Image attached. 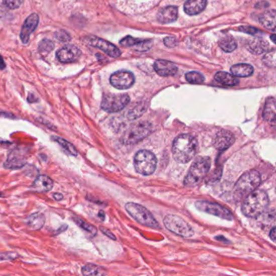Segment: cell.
I'll return each instance as SVG.
<instances>
[{
    "label": "cell",
    "instance_id": "6da1fadb",
    "mask_svg": "<svg viewBox=\"0 0 276 276\" xmlns=\"http://www.w3.org/2000/svg\"><path fill=\"white\" fill-rule=\"evenodd\" d=\"M199 144L196 138L189 134L180 135L172 143V156L181 164L191 161L197 154Z\"/></svg>",
    "mask_w": 276,
    "mask_h": 276
},
{
    "label": "cell",
    "instance_id": "7a4b0ae2",
    "mask_svg": "<svg viewBox=\"0 0 276 276\" xmlns=\"http://www.w3.org/2000/svg\"><path fill=\"white\" fill-rule=\"evenodd\" d=\"M269 205L267 194L262 190H255L245 197L243 203V214L249 218H257L262 215Z\"/></svg>",
    "mask_w": 276,
    "mask_h": 276
},
{
    "label": "cell",
    "instance_id": "3957f363",
    "mask_svg": "<svg viewBox=\"0 0 276 276\" xmlns=\"http://www.w3.org/2000/svg\"><path fill=\"white\" fill-rule=\"evenodd\" d=\"M211 159L208 156H200L194 162L184 180V185L193 187L198 185L207 176L211 168Z\"/></svg>",
    "mask_w": 276,
    "mask_h": 276
},
{
    "label": "cell",
    "instance_id": "277c9868",
    "mask_svg": "<svg viewBox=\"0 0 276 276\" xmlns=\"http://www.w3.org/2000/svg\"><path fill=\"white\" fill-rule=\"evenodd\" d=\"M262 179L257 170H250L245 172L238 179L234 187V193L237 198L246 197L248 195L257 190Z\"/></svg>",
    "mask_w": 276,
    "mask_h": 276
},
{
    "label": "cell",
    "instance_id": "5b68a950",
    "mask_svg": "<svg viewBox=\"0 0 276 276\" xmlns=\"http://www.w3.org/2000/svg\"><path fill=\"white\" fill-rule=\"evenodd\" d=\"M125 208L134 220L143 226L155 229H160V224H158L152 213L143 206L135 203H128L125 206Z\"/></svg>",
    "mask_w": 276,
    "mask_h": 276
},
{
    "label": "cell",
    "instance_id": "8992f818",
    "mask_svg": "<svg viewBox=\"0 0 276 276\" xmlns=\"http://www.w3.org/2000/svg\"><path fill=\"white\" fill-rule=\"evenodd\" d=\"M157 160L152 152L148 150H140L135 154L134 165L135 170L143 176L152 175L156 168Z\"/></svg>",
    "mask_w": 276,
    "mask_h": 276
},
{
    "label": "cell",
    "instance_id": "52a82bcc",
    "mask_svg": "<svg viewBox=\"0 0 276 276\" xmlns=\"http://www.w3.org/2000/svg\"><path fill=\"white\" fill-rule=\"evenodd\" d=\"M164 224L168 230L182 237H191L194 230L185 220L176 215H168L164 219Z\"/></svg>",
    "mask_w": 276,
    "mask_h": 276
},
{
    "label": "cell",
    "instance_id": "ba28073f",
    "mask_svg": "<svg viewBox=\"0 0 276 276\" xmlns=\"http://www.w3.org/2000/svg\"><path fill=\"white\" fill-rule=\"evenodd\" d=\"M130 97L127 94H108L102 98V109L106 112H119L129 104Z\"/></svg>",
    "mask_w": 276,
    "mask_h": 276
},
{
    "label": "cell",
    "instance_id": "9c48e42d",
    "mask_svg": "<svg viewBox=\"0 0 276 276\" xmlns=\"http://www.w3.org/2000/svg\"><path fill=\"white\" fill-rule=\"evenodd\" d=\"M152 132V126L148 123H138L125 133L123 142L125 144H134L141 141Z\"/></svg>",
    "mask_w": 276,
    "mask_h": 276
},
{
    "label": "cell",
    "instance_id": "30bf717a",
    "mask_svg": "<svg viewBox=\"0 0 276 276\" xmlns=\"http://www.w3.org/2000/svg\"><path fill=\"white\" fill-rule=\"evenodd\" d=\"M196 207L198 210L201 212H205L208 214L213 215L217 216L223 220H232L233 216L226 208H224L220 204H215L212 202L204 201V200H200L196 203Z\"/></svg>",
    "mask_w": 276,
    "mask_h": 276
},
{
    "label": "cell",
    "instance_id": "8fae6325",
    "mask_svg": "<svg viewBox=\"0 0 276 276\" xmlns=\"http://www.w3.org/2000/svg\"><path fill=\"white\" fill-rule=\"evenodd\" d=\"M84 41L87 45L93 47L98 48L99 50L104 51L106 54H108L109 56L112 58H119L121 55V51L119 48L106 40L98 38L95 36H90L86 38Z\"/></svg>",
    "mask_w": 276,
    "mask_h": 276
},
{
    "label": "cell",
    "instance_id": "7c38bea8",
    "mask_svg": "<svg viewBox=\"0 0 276 276\" xmlns=\"http://www.w3.org/2000/svg\"><path fill=\"white\" fill-rule=\"evenodd\" d=\"M110 83L118 89L130 88L135 83V76L127 71H119L110 76Z\"/></svg>",
    "mask_w": 276,
    "mask_h": 276
},
{
    "label": "cell",
    "instance_id": "4fadbf2b",
    "mask_svg": "<svg viewBox=\"0 0 276 276\" xmlns=\"http://www.w3.org/2000/svg\"><path fill=\"white\" fill-rule=\"evenodd\" d=\"M80 55L81 50L79 48L71 45L61 48L56 54L57 58L62 63L75 62Z\"/></svg>",
    "mask_w": 276,
    "mask_h": 276
},
{
    "label": "cell",
    "instance_id": "5bb4252c",
    "mask_svg": "<svg viewBox=\"0 0 276 276\" xmlns=\"http://www.w3.org/2000/svg\"><path fill=\"white\" fill-rule=\"evenodd\" d=\"M38 23L39 17L35 13L30 15L25 21L21 32V39L24 44H27L29 42L30 35L35 30L36 28L38 27Z\"/></svg>",
    "mask_w": 276,
    "mask_h": 276
},
{
    "label": "cell",
    "instance_id": "9a60e30c",
    "mask_svg": "<svg viewBox=\"0 0 276 276\" xmlns=\"http://www.w3.org/2000/svg\"><path fill=\"white\" fill-rule=\"evenodd\" d=\"M235 141L234 135L230 131H221L217 133L214 140V146L220 152L225 151L233 145Z\"/></svg>",
    "mask_w": 276,
    "mask_h": 276
},
{
    "label": "cell",
    "instance_id": "2e32d148",
    "mask_svg": "<svg viewBox=\"0 0 276 276\" xmlns=\"http://www.w3.org/2000/svg\"><path fill=\"white\" fill-rule=\"evenodd\" d=\"M154 69L160 76H172L176 74L177 67L174 63L167 60H156L154 63Z\"/></svg>",
    "mask_w": 276,
    "mask_h": 276
},
{
    "label": "cell",
    "instance_id": "e0dca14e",
    "mask_svg": "<svg viewBox=\"0 0 276 276\" xmlns=\"http://www.w3.org/2000/svg\"><path fill=\"white\" fill-rule=\"evenodd\" d=\"M53 187L54 182L50 176L47 175H40L32 184L31 189L36 193H45L51 191Z\"/></svg>",
    "mask_w": 276,
    "mask_h": 276
},
{
    "label": "cell",
    "instance_id": "ac0fdd59",
    "mask_svg": "<svg viewBox=\"0 0 276 276\" xmlns=\"http://www.w3.org/2000/svg\"><path fill=\"white\" fill-rule=\"evenodd\" d=\"M178 17V9L175 6H168L162 9L158 13L157 20L161 24H170L174 22Z\"/></svg>",
    "mask_w": 276,
    "mask_h": 276
},
{
    "label": "cell",
    "instance_id": "d6986e66",
    "mask_svg": "<svg viewBox=\"0 0 276 276\" xmlns=\"http://www.w3.org/2000/svg\"><path fill=\"white\" fill-rule=\"evenodd\" d=\"M25 163H26V160L24 154L21 153V152H18L17 150H13L7 159L5 163V167L9 169H18L23 167Z\"/></svg>",
    "mask_w": 276,
    "mask_h": 276
},
{
    "label": "cell",
    "instance_id": "ffe728a7",
    "mask_svg": "<svg viewBox=\"0 0 276 276\" xmlns=\"http://www.w3.org/2000/svg\"><path fill=\"white\" fill-rule=\"evenodd\" d=\"M207 7V0H187L184 11L189 16H196L204 12Z\"/></svg>",
    "mask_w": 276,
    "mask_h": 276
},
{
    "label": "cell",
    "instance_id": "44dd1931",
    "mask_svg": "<svg viewBox=\"0 0 276 276\" xmlns=\"http://www.w3.org/2000/svg\"><path fill=\"white\" fill-rule=\"evenodd\" d=\"M275 99L274 98H269L265 104L262 116L266 122L274 126L275 125Z\"/></svg>",
    "mask_w": 276,
    "mask_h": 276
},
{
    "label": "cell",
    "instance_id": "7402d4cb",
    "mask_svg": "<svg viewBox=\"0 0 276 276\" xmlns=\"http://www.w3.org/2000/svg\"><path fill=\"white\" fill-rule=\"evenodd\" d=\"M248 50L253 54H262L266 52L269 49L267 42L260 38H254L250 40L247 44Z\"/></svg>",
    "mask_w": 276,
    "mask_h": 276
},
{
    "label": "cell",
    "instance_id": "603a6c76",
    "mask_svg": "<svg viewBox=\"0 0 276 276\" xmlns=\"http://www.w3.org/2000/svg\"><path fill=\"white\" fill-rule=\"evenodd\" d=\"M231 72L237 77H249L253 75V67L247 63H238L231 67Z\"/></svg>",
    "mask_w": 276,
    "mask_h": 276
},
{
    "label": "cell",
    "instance_id": "cb8c5ba5",
    "mask_svg": "<svg viewBox=\"0 0 276 276\" xmlns=\"http://www.w3.org/2000/svg\"><path fill=\"white\" fill-rule=\"evenodd\" d=\"M215 79L219 83L224 86H235L239 83V80L237 77L233 75V74L224 72V71L216 73L215 75Z\"/></svg>",
    "mask_w": 276,
    "mask_h": 276
},
{
    "label": "cell",
    "instance_id": "d4e9b609",
    "mask_svg": "<svg viewBox=\"0 0 276 276\" xmlns=\"http://www.w3.org/2000/svg\"><path fill=\"white\" fill-rule=\"evenodd\" d=\"M259 21L264 27L274 31L276 27L275 10L266 11L260 17Z\"/></svg>",
    "mask_w": 276,
    "mask_h": 276
},
{
    "label": "cell",
    "instance_id": "484cf974",
    "mask_svg": "<svg viewBox=\"0 0 276 276\" xmlns=\"http://www.w3.org/2000/svg\"><path fill=\"white\" fill-rule=\"evenodd\" d=\"M46 222V218L42 213H34L29 216L27 219L28 226L34 230H39L42 229Z\"/></svg>",
    "mask_w": 276,
    "mask_h": 276
},
{
    "label": "cell",
    "instance_id": "4316f807",
    "mask_svg": "<svg viewBox=\"0 0 276 276\" xmlns=\"http://www.w3.org/2000/svg\"><path fill=\"white\" fill-rule=\"evenodd\" d=\"M219 46L221 50H224V52L231 53L237 49V45L233 37L227 36L220 40Z\"/></svg>",
    "mask_w": 276,
    "mask_h": 276
},
{
    "label": "cell",
    "instance_id": "83f0119b",
    "mask_svg": "<svg viewBox=\"0 0 276 276\" xmlns=\"http://www.w3.org/2000/svg\"><path fill=\"white\" fill-rule=\"evenodd\" d=\"M82 273L84 275H104L107 274L104 268L95 264H87L82 268Z\"/></svg>",
    "mask_w": 276,
    "mask_h": 276
},
{
    "label": "cell",
    "instance_id": "f1b7e54d",
    "mask_svg": "<svg viewBox=\"0 0 276 276\" xmlns=\"http://www.w3.org/2000/svg\"><path fill=\"white\" fill-rule=\"evenodd\" d=\"M51 139H52L54 142L58 143V144H59L63 149L66 150L69 154H71L72 156H76L77 155H78V152H77L75 146L73 145L72 143L66 140V139L58 137V136H52Z\"/></svg>",
    "mask_w": 276,
    "mask_h": 276
},
{
    "label": "cell",
    "instance_id": "f546056e",
    "mask_svg": "<svg viewBox=\"0 0 276 276\" xmlns=\"http://www.w3.org/2000/svg\"><path fill=\"white\" fill-rule=\"evenodd\" d=\"M185 77L186 79L189 83H193V84H200V83H204L205 80L204 75L197 71H190L186 74Z\"/></svg>",
    "mask_w": 276,
    "mask_h": 276
},
{
    "label": "cell",
    "instance_id": "4dcf8cb0",
    "mask_svg": "<svg viewBox=\"0 0 276 276\" xmlns=\"http://www.w3.org/2000/svg\"><path fill=\"white\" fill-rule=\"evenodd\" d=\"M74 221L76 223L77 225H79L81 229H83V230L87 231V233H89L91 236H95L98 233V230L96 229V227L94 225L88 224L84 220H81L80 218H74Z\"/></svg>",
    "mask_w": 276,
    "mask_h": 276
},
{
    "label": "cell",
    "instance_id": "1f68e13d",
    "mask_svg": "<svg viewBox=\"0 0 276 276\" xmlns=\"http://www.w3.org/2000/svg\"><path fill=\"white\" fill-rule=\"evenodd\" d=\"M23 0H0V7L7 9L14 10L22 5Z\"/></svg>",
    "mask_w": 276,
    "mask_h": 276
},
{
    "label": "cell",
    "instance_id": "d6a6232c",
    "mask_svg": "<svg viewBox=\"0 0 276 276\" xmlns=\"http://www.w3.org/2000/svg\"><path fill=\"white\" fill-rule=\"evenodd\" d=\"M262 62L264 64L269 67L274 68L276 65V52L275 50H272L265 54V56L262 58Z\"/></svg>",
    "mask_w": 276,
    "mask_h": 276
},
{
    "label": "cell",
    "instance_id": "836d02e7",
    "mask_svg": "<svg viewBox=\"0 0 276 276\" xmlns=\"http://www.w3.org/2000/svg\"><path fill=\"white\" fill-rule=\"evenodd\" d=\"M141 42V39H137V38H132L131 36H127L126 38L121 40L119 43L123 47H131V46H138Z\"/></svg>",
    "mask_w": 276,
    "mask_h": 276
},
{
    "label": "cell",
    "instance_id": "e575fe53",
    "mask_svg": "<svg viewBox=\"0 0 276 276\" xmlns=\"http://www.w3.org/2000/svg\"><path fill=\"white\" fill-rule=\"evenodd\" d=\"M53 48H54V43L51 41L43 40L39 45V52L45 55L49 54L53 50Z\"/></svg>",
    "mask_w": 276,
    "mask_h": 276
},
{
    "label": "cell",
    "instance_id": "d590c367",
    "mask_svg": "<svg viewBox=\"0 0 276 276\" xmlns=\"http://www.w3.org/2000/svg\"><path fill=\"white\" fill-rule=\"evenodd\" d=\"M55 37H56L57 39L59 40L61 42H69L71 40L70 35L67 34V32L63 31V30L57 32L55 34Z\"/></svg>",
    "mask_w": 276,
    "mask_h": 276
},
{
    "label": "cell",
    "instance_id": "8d00e7d4",
    "mask_svg": "<svg viewBox=\"0 0 276 276\" xmlns=\"http://www.w3.org/2000/svg\"><path fill=\"white\" fill-rule=\"evenodd\" d=\"M164 44L167 47L173 48L177 46L178 42L174 37H167L164 39Z\"/></svg>",
    "mask_w": 276,
    "mask_h": 276
},
{
    "label": "cell",
    "instance_id": "74e56055",
    "mask_svg": "<svg viewBox=\"0 0 276 276\" xmlns=\"http://www.w3.org/2000/svg\"><path fill=\"white\" fill-rule=\"evenodd\" d=\"M239 30L248 34H252V35H255V34H257V33H260L259 30H257L255 28L249 27V26H241V28H239Z\"/></svg>",
    "mask_w": 276,
    "mask_h": 276
},
{
    "label": "cell",
    "instance_id": "f35d334b",
    "mask_svg": "<svg viewBox=\"0 0 276 276\" xmlns=\"http://www.w3.org/2000/svg\"><path fill=\"white\" fill-rule=\"evenodd\" d=\"M101 231L102 233H104L105 235H106L107 237H110V239H113V240H116V237H115V235L113 234L110 231H109L108 229H106L104 227H101Z\"/></svg>",
    "mask_w": 276,
    "mask_h": 276
},
{
    "label": "cell",
    "instance_id": "ab89813d",
    "mask_svg": "<svg viewBox=\"0 0 276 276\" xmlns=\"http://www.w3.org/2000/svg\"><path fill=\"white\" fill-rule=\"evenodd\" d=\"M270 239H271L272 241H274V242H275L276 231L275 228H274V227H273V229L270 230Z\"/></svg>",
    "mask_w": 276,
    "mask_h": 276
},
{
    "label": "cell",
    "instance_id": "60d3db41",
    "mask_svg": "<svg viewBox=\"0 0 276 276\" xmlns=\"http://www.w3.org/2000/svg\"><path fill=\"white\" fill-rule=\"evenodd\" d=\"M53 197H54V200H57V201H59V200H62L63 199V196H62V194L59 193H54L53 195Z\"/></svg>",
    "mask_w": 276,
    "mask_h": 276
},
{
    "label": "cell",
    "instance_id": "b9f144b4",
    "mask_svg": "<svg viewBox=\"0 0 276 276\" xmlns=\"http://www.w3.org/2000/svg\"><path fill=\"white\" fill-rule=\"evenodd\" d=\"M6 67V64H5V61L3 59L2 57L0 56V70H3Z\"/></svg>",
    "mask_w": 276,
    "mask_h": 276
},
{
    "label": "cell",
    "instance_id": "7bdbcfd3",
    "mask_svg": "<svg viewBox=\"0 0 276 276\" xmlns=\"http://www.w3.org/2000/svg\"><path fill=\"white\" fill-rule=\"evenodd\" d=\"M99 216H101V217H102V219L104 220V217H105L104 212H102V211H101L100 213H99Z\"/></svg>",
    "mask_w": 276,
    "mask_h": 276
},
{
    "label": "cell",
    "instance_id": "ee69618b",
    "mask_svg": "<svg viewBox=\"0 0 276 276\" xmlns=\"http://www.w3.org/2000/svg\"><path fill=\"white\" fill-rule=\"evenodd\" d=\"M272 38V42H275V35L274 34H273V35L271 36Z\"/></svg>",
    "mask_w": 276,
    "mask_h": 276
},
{
    "label": "cell",
    "instance_id": "f6af8a7d",
    "mask_svg": "<svg viewBox=\"0 0 276 276\" xmlns=\"http://www.w3.org/2000/svg\"><path fill=\"white\" fill-rule=\"evenodd\" d=\"M0 196H2V194L0 193Z\"/></svg>",
    "mask_w": 276,
    "mask_h": 276
}]
</instances>
